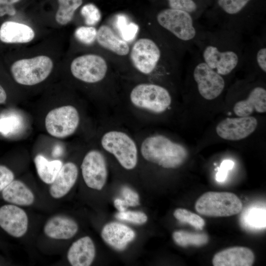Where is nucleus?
Returning a JSON list of instances; mask_svg holds the SVG:
<instances>
[{
  "instance_id": "obj_4",
  "label": "nucleus",
  "mask_w": 266,
  "mask_h": 266,
  "mask_svg": "<svg viewBox=\"0 0 266 266\" xmlns=\"http://www.w3.org/2000/svg\"><path fill=\"white\" fill-rule=\"evenodd\" d=\"M140 152L146 161L165 168H178L188 157L183 145L160 134L146 137L141 143Z\"/></svg>"
},
{
  "instance_id": "obj_27",
  "label": "nucleus",
  "mask_w": 266,
  "mask_h": 266,
  "mask_svg": "<svg viewBox=\"0 0 266 266\" xmlns=\"http://www.w3.org/2000/svg\"><path fill=\"white\" fill-rule=\"evenodd\" d=\"M58 8L55 14L57 23L65 26L73 19L75 11L81 6L83 0H57Z\"/></svg>"
},
{
  "instance_id": "obj_34",
  "label": "nucleus",
  "mask_w": 266,
  "mask_h": 266,
  "mask_svg": "<svg viewBox=\"0 0 266 266\" xmlns=\"http://www.w3.org/2000/svg\"><path fill=\"white\" fill-rule=\"evenodd\" d=\"M115 217L118 220L138 225L144 224L148 219L145 213L138 211L126 210L119 212Z\"/></svg>"
},
{
  "instance_id": "obj_28",
  "label": "nucleus",
  "mask_w": 266,
  "mask_h": 266,
  "mask_svg": "<svg viewBox=\"0 0 266 266\" xmlns=\"http://www.w3.org/2000/svg\"><path fill=\"white\" fill-rule=\"evenodd\" d=\"M172 238L176 244L181 247L189 246H202L208 242V236L204 233H195L186 231L178 230L174 232Z\"/></svg>"
},
{
  "instance_id": "obj_7",
  "label": "nucleus",
  "mask_w": 266,
  "mask_h": 266,
  "mask_svg": "<svg viewBox=\"0 0 266 266\" xmlns=\"http://www.w3.org/2000/svg\"><path fill=\"white\" fill-rule=\"evenodd\" d=\"M130 100L134 106L155 113L165 111L171 103L168 90L161 85L152 83L135 85L130 92Z\"/></svg>"
},
{
  "instance_id": "obj_5",
  "label": "nucleus",
  "mask_w": 266,
  "mask_h": 266,
  "mask_svg": "<svg viewBox=\"0 0 266 266\" xmlns=\"http://www.w3.org/2000/svg\"><path fill=\"white\" fill-rule=\"evenodd\" d=\"M192 54L191 74L199 94L209 100L218 98L225 90L224 76L205 63L197 52Z\"/></svg>"
},
{
  "instance_id": "obj_39",
  "label": "nucleus",
  "mask_w": 266,
  "mask_h": 266,
  "mask_svg": "<svg viewBox=\"0 0 266 266\" xmlns=\"http://www.w3.org/2000/svg\"><path fill=\"white\" fill-rule=\"evenodd\" d=\"M114 204L119 212H123L127 210L129 207L126 202L123 199H116L114 201Z\"/></svg>"
},
{
  "instance_id": "obj_20",
  "label": "nucleus",
  "mask_w": 266,
  "mask_h": 266,
  "mask_svg": "<svg viewBox=\"0 0 266 266\" xmlns=\"http://www.w3.org/2000/svg\"><path fill=\"white\" fill-rule=\"evenodd\" d=\"M78 175V168L74 163L68 162L63 164L51 184L50 195L55 199H60L66 195L75 184Z\"/></svg>"
},
{
  "instance_id": "obj_14",
  "label": "nucleus",
  "mask_w": 266,
  "mask_h": 266,
  "mask_svg": "<svg viewBox=\"0 0 266 266\" xmlns=\"http://www.w3.org/2000/svg\"><path fill=\"white\" fill-rule=\"evenodd\" d=\"M0 227L13 237H22L28 230L27 213L16 205H3L0 207Z\"/></svg>"
},
{
  "instance_id": "obj_2",
  "label": "nucleus",
  "mask_w": 266,
  "mask_h": 266,
  "mask_svg": "<svg viewBox=\"0 0 266 266\" xmlns=\"http://www.w3.org/2000/svg\"><path fill=\"white\" fill-rule=\"evenodd\" d=\"M196 20L185 11L165 8L152 19V33L180 59L186 52H192L203 28Z\"/></svg>"
},
{
  "instance_id": "obj_16",
  "label": "nucleus",
  "mask_w": 266,
  "mask_h": 266,
  "mask_svg": "<svg viewBox=\"0 0 266 266\" xmlns=\"http://www.w3.org/2000/svg\"><path fill=\"white\" fill-rule=\"evenodd\" d=\"M255 255L249 248L235 246L225 249L216 253L213 259L214 266H251Z\"/></svg>"
},
{
  "instance_id": "obj_6",
  "label": "nucleus",
  "mask_w": 266,
  "mask_h": 266,
  "mask_svg": "<svg viewBox=\"0 0 266 266\" xmlns=\"http://www.w3.org/2000/svg\"><path fill=\"white\" fill-rule=\"evenodd\" d=\"M240 199L230 192H207L196 201L195 209L208 217H228L238 214L242 209Z\"/></svg>"
},
{
  "instance_id": "obj_36",
  "label": "nucleus",
  "mask_w": 266,
  "mask_h": 266,
  "mask_svg": "<svg viewBox=\"0 0 266 266\" xmlns=\"http://www.w3.org/2000/svg\"><path fill=\"white\" fill-rule=\"evenodd\" d=\"M14 179L12 171L3 165H0V191H2Z\"/></svg>"
},
{
  "instance_id": "obj_15",
  "label": "nucleus",
  "mask_w": 266,
  "mask_h": 266,
  "mask_svg": "<svg viewBox=\"0 0 266 266\" xmlns=\"http://www.w3.org/2000/svg\"><path fill=\"white\" fill-rule=\"evenodd\" d=\"M101 236L104 241L113 249L122 251L134 239L135 233L128 226L113 222L104 225Z\"/></svg>"
},
{
  "instance_id": "obj_1",
  "label": "nucleus",
  "mask_w": 266,
  "mask_h": 266,
  "mask_svg": "<svg viewBox=\"0 0 266 266\" xmlns=\"http://www.w3.org/2000/svg\"><path fill=\"white\" fill-rule=\"evenodd\" d=\"M245 44L243 35L239 33L203 28L195 47L205 63L226 76L241 66Z\"/></svg>"
},
{
  "instance_id": "obj_12",
  "label": "nucleus",
  "mask_w": 266,
  "mask_h": 266,
  "mask_svg": "<svg viewBox=\"0 0 266 266\" xmlns=\"http://www.w3.org/2000/svg\"><path fill=\"white\" fill-rule=\"evenodd\" d=\"M81 169L85 184L90 188L100 190L107 177V168L103 155L99 150H91L84 156Z\"/></svg>"
},
{
  "instance_id": "obj_23",
  "label": "nucleus",
  "mask_w": 266,
  "mask_h": 266,
  "mask_svg": "<svg viewBox=\"0 0 266 266\" xmlns=\"http://www.w3.org/2000/svg\"><path fill=\"white\" fill-rule=\"evenodd\" d=\"M78 227L72 219L61 215L50 218L44 227V232L49 237L56 239H68L77 232Z\"/></svg>"
},
{
  "instance_id": "obj_32",
  "label": "nucleus",
  "mask_w": 266,
  "mask_h": 266,
  "mask_svg": "<svg viewBox=\"0 0 266 266\" xmlns=\"http://www.w3.org/2000/svg\"><path fill=\"white\" fill-rule=\"evenodd\" d=\"M80 13L87 26H94L101 18L100 11L96 5L92 3L83 5L81 9Z\"/></svg>"
},
{
  "instance_id": "obj_13",
  "label": "nucleus",
  "mask_w": 266,
  "mask_h": 266,
  "mask_svg": "<svg viewBox=\"0 0 266 266\" xmlns=\"http://www.w3.org/2000/svg\"><path fill=\"white\" fill-rule=\"evenodd\" d=\"M258 122L252 116L227 118L216 127L217 134L229 140H239L248 136L256 130Z\"/></svg>"
},
{
  "instance_id": "obj_18",
  "label": "nucleus",
  "mask_w": 266,
  "mask_h": 266,
  "mask_svg": "<svg viewBox=\"0 0 266 266\" xmlns=\"http://www.w3.org/2000/svg\"><path fill=\"white\" fill-rule=\"evenodd\" d=\"M96 41L101 48L116 56H129L131 47L128 42L108 25H102L98 28Z\"/></svg>"
},
{
  "instance_id": "obj_38",
  "label": "nucleus",
  "mask_w": 266,
  "mask_h": 266,
  "mask_svg": "<svg viewBox=\"0 0 266 266\" xmlns=\"http://www.w3.org/2000/svg\"><path fill=\"white\" fill-rule=\"evenodd\" d=\"M229 170L222 166L218 168V171L216 174V180L219 182H224L227 178Z\"/></svg>"
},
{
  "instance_id": "obj_30",
  "label": "nucleus",
  "mask_w": 266,
  "mask_h": 266,
  "mask_svg": "<svg viewBox=\"0 0 266 266\" xmlns=\"http://www.w3.org/2000/svg\"><path fill=\"white\" fill-rule=\"evenodd\" d=\"M116 25L119 35L127 42L133 40L136 36L138 26L134 23H128L124 16H118Z\"/></svg>"
},
{
  "instance_id": "obj_22",
  "label": "nucleus",
  "mask_w": 266,
  "mask_h": 266,
  "mask_svg": "<svg viewBox=\"0 0 266 266\" xmlns=\"http://www.w3.org/2000/svg\"><path fill=\"white\" fill-rule=\"evenodd\" d=\"M266 209L264 202H256L246 207L239 217V223L245 230L258 232L266 229Z\"/></svg>"
},
{
  "instance_id": "obj_31",
  "label": "nucleus",
  "mask_w": 266,
  "mask_h": 266,
  "mask_svg": "<svg viewBox=\"0 0 266 266\" xmlns=\"http://www.w3.org/2000/svg\"><path fill=\"white\" fill-rule=\"evenodd\" d=\"M168 7L189 13L196 19L200 17L199 6L195 0H166Z\"/></svg>"
},
{
  "instance_id": "obj_26",
  "label": "nucleus",
  "mask_w": 266,
  "mask_h": 266,
  "mask_svg": "<svg viewBox=\"0 0 266 266\" xmlns=\"http://www.w3.org/2000/svg\"><path fill=\"white\" fill-rule=\"evenodd\" d=\"M33 161L39 177L47 184L53 182L63 165L60 160L50 161L40 154L35 156Z\"/></svg>"
},
{
  "instance_id": "obj_9",
  "label": "nucleus",
  "mask_w": 266,
  "mask_h": 266,
  "mask_svg": "<svg viewBox=\"0 0 266 266\" xmlns=\"http://www.w3.org/2000/svg\"><path fill=\"white\" fill-rule=\"evenodd\" d=\"M100 143L102 148L114 155L124 168L131 170L136 166L137 148L128 134L119 131H110L102 135Z\"/></svg>"
},
{
  "instance_id": "obj_11",
  "label": "nucleus",
  "mask_w": 266,
  "mask_h": 266,
  "mask_svg": "<svg viewBox=\"0 0 266 266\" xmlns=\"http://www.w3.org/2000/svg\"><path fill=\"white\" fill-rule=\"evenodd\" d=\"M70 70L77 80L88 84L102 81L108 71L105 58L97 54H86L75 58L71 62Z\"/></svg>"
},
{
  "instance_id": "obj_25",
  "label": "nucleus",
  "mask_w": 266,
  "mask_h": 266,
  "mask_svg": "<svg viewBox=\"0 0 266 266\" xmlns=\"http://www.w3.org/2000/svg\"><path fill=\"white\" fill-rule=\"evenodd\" d=\"M3 200L9 203L21 206L32 204L34 196L32 191L22 181L13 180L2 191Z\"/></svg>"
},
{
  "instance_id": "obj_24",
  "label": "nucleus",
  "mask_w": 266,
  "mask_h": 266,
  "mask_svg": "<svg viewBox=\"0 0 266 266\" xmlns=\"http://www.w3.org/2000/svg\"><path fill=\"white\" fill-rule=\"evenodd\" d=\"M35 36L29 26L15 21H5L0 27V40L6 43H26Z\"/></svg>"
},
{
  "instance_id": "obj_19",
  "label": "nucleus",
  "mask_w": 266,
  "mask_h": 266,
  "mask_svg": "<svg viewBox=\"0 0 266 266\" xmlns=\"http://www.w3.org/2000/svg\"><path fill=\"white\" fill-rule=\"evenodd\" d=\"M254 111L258 113L266 111V90L260 85L252 88L247 98L236 102L233 111L239 117L250 116Z\"/></svg>"
},
{
  "instance_id": "obj_40",
  "label": "nucleus",
  "mask_w": 266,
  "mask_h": 266,
  "mask_svg": "<svg viewBox=\"0 0 266 266\" xmlns=\"http://www.w3.org/2000/svg\"><path fill=\"white\" fill-rule=\"evenodd\" d=\"M6 99V93L3 87L0 85V104L4 103Z\"/></svg>"
},
{
  "instance_id": "obj_17",
  "label": "nucleus",
  "mask_w": 266,
  "mask_h": 266,
  "mask_svg": "<svg viewBox=\"0 0 266 266\" xmlns=\"http://www.w3.org/2000/svg\"><path fill=\"white\" fill-rule=\"evenodd\" d=\"M243 64L250 66L266 73V33L261 35L253 36L249 42L245 43L241 66Z\"/></svg>"
},
{
  "instance_id": "obj_8",
  "label": "nucleus",
  "mask_w": 266,
  "mask_h": 266,
  "mask_svg": "<svg viewBox=\"0 0 266 266\" xmlns=\"http://www.w3.org/2000/svg\"><path fill=\"white\" fill-rule=\"evenodd\" d=\"M53 68V62L49 57L39 55L15 61L10 70L13 79L17 83L33 86L45 80Z\"/></svg>"
},
{
  "instance_id": "obj_37",
  "label": "nucleus",
  "mask_w": 266,
  "mask_h": 266,
  "mask_svg": "<svg viewBox=\"0 0 266 266\" xmlns=\"http://www.w3.org/2000/svg\"><path fill=\"white\" fill-rule=\"evenodd\" d=\"M20 0H0V17L5 15L13 16L16 13L14 4Z\"/></svg>"
},
{
  "instance_id": "obj_3",
  "label": "nucleus",
  "mask_w": 266,
  "mask_h": 266,
  "mask_svg": "<svg viewBox=\"0 0 266 266\" xmlns=\"http://www.w3.org/2000/svg\"><path fill=\"white\" fill-rule=\"evenodd\" d=\"M129 57L139 72L149 75L159 68L174 67L179 59L156 36L140 37L133 42Z\"/></svg>"
},
{
  "instance_id": "obj_33",
  "label": "nucleus",
  "mask_w": 266,
  "mask_h": 266,
  "mask_svg": "<svg viewBox=\"0 0 266 266\" xmlns=\"http://www.w3.org/2000/svg\"><path fill=\"white\" fill-rule=\"evenodd\" d=\"M97 34V29L94 26H80L74 32L76 39L86 45H91L96 41Z\"/></svg>"
},
{
  "instance_id": "obj_29",
  "label": "nucleus",
  "mask_w": 266,
  "mask_h": 266,
  "mask_svg": "<svg viewBox=\"0 0 266 266\" xmlns=\"http://www.w3.org/2000/svg\"><path fill=\"white\" fill-rule=\"evenodd\" d=\"M173 215L181 223L188 224L197 230H201L205 226L203 218L186 209H176L174 211Z\"/></svg>"
},
{
  "instance_id": "obj_21",
  "label": "nucleus",
  "mask_w": 266,
  "mask_h": 266,
  "mask_svg": "<svg viewBox=\"0 0 266 266\" xmlns=\"http://www.w3.org/2000/svg\"><path fill=\"white\" fill-rule=\"evenodd\" d=\"M96 249L92 239L88 236L74 241L69 247L67 258L73 266H89L93 263Z\"/></svg>"
},
{
  "instance_id": "obj_35",
  "label": "nucleus",
  "mask_w": 266,
  "mask_h": 266,
  "mask_svg": "<svg viewBox=\"0 0 266 266\" xmlns=\"http://www.w3.org/2000/svg\"><path fill=\"white\" fill-rule=\"evenodd\" d=\"M124 200L129 206H136L139 204V197L138 194L131 188L124 187L121 190Z\"/></svg>"
},
{
  "instance_id": "obj_10",
  "label": "nucleus",
  "mask_w": 266,
  "mask_h": 266,
  "mask_svg": "<svg viewBox=\"0 0 266 266\" xmlns=\"http://www.w3.org/2000/svg\"><path fill=\"white\" fill-rule=\"evenodd\" d=\"M45 127L48 133L57 138H64L73 134L80 123L77 109L66 105L51 110L45 118Z\"/></svg>"
}]
</instances>
